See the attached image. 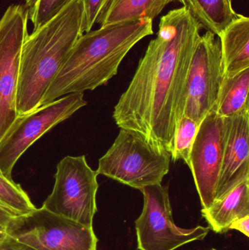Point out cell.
Listing matches in <instances>:
<instances>
[{"label":"cell","mask_w":249,"mask_h":250,"mask_svg":"<svg viewBox=\"0 0 249 250\" xmlns=\"http://www.w3.org/2000/svg\"><path fill=\"white\" fill-rule=\"evenodd\" d=\"M211 250H216V249H212Z\"/></svg>","instance_id":"cell-26"},{"label":"cell","mask_w":249,"mask_h":250,"mask_svg":"<svg viewBox=\"0 0 249 250\" xmlns=\"http://www.w3.org/2000/svg\"><path fill=\"white\" fill-rule=\"evenodd\" d=\"M201 214L216 233L229 230L234 221L249 215V179L216 200L209 208L202 209Z\"/></svg>","instance_id":"cell-13"},{"label":"cell","mask_w":249,"mask_h":250,"mask_svg":"<svg viewBox=\"0 0 249 250\" xmlns=\"http://www.w3.org/2000/svg\"><path fill=\"white\" fill-rule=\"evenodd\" d=\"M171 154L148 144L140 135L121 129L109 149L99 159L98 175L134 189L162 184L170 170Z\"/></svg>","instance_id":"cell-4"},{"label":"cell","mask_w":249,"mask_h":250,"mask_svg":"<svg viewBox=\"0 0 249 250\" xmlns=\"http://www.w3.org/2000/svg\"><path fill=\"white\" fill-rule=\"evenodd\" d=\"M140 191L144 204L141 214L135 220L137 249L175 250L206 237L209 228L198 226L184 229L175 226L168 186L151 185Z\"/></svg>","instance_id":"cell-7"},{"label":"cell","mask_w":249,"mask_h":250,"mask_svg":"<svg viewBox=\"0 0 249 250\" xmlns=\"http://www.w3.org/2000/svg\"><path fill=\"white\" fill-rule=\"evenodd\" d=\"M229 230H236L243 234L249 236V215L238 219L234 221L229 227Z\"/></svg>","instance_id":"cell-23"},{"label":"cell","mask_w":249,"mask_h":250,"mask_svg":"<svg viewBox=\"0 0 249 250\" xmlns=\"http://www.w3.org/2000/svg\"><path fill=\"white\" fill-rule=\"evenodd\" d=\"M72 0H26L25 9L28 19L37 30L49 21L64 8Z\"/></svg>","instance_id":"cell-20"},{"label":"cell","mask_w":249,"mask_h":250,"mask_svg":"<svg viewBox=\"0 0 249 250\" xmlns=\"http://www.w3.org/2000/svg\"><path fill=\"white\" fill-rule=\"evenodd\" d=\"M153 33V21L140 19L102 26L83 34L50 85L41 105L106 84L117 74L129 51Z\"/></svg>","instance_id":"cell-2"},{"label":"cell","mask_w":249,"mask_h":250,"mask_svg":"<svg viewBox=\"0 0 249 250\" xmlns=\"http://www.w3.org/2000/svg\"><path fill=\"white\" fill-rule=\"evenodd\" d=\"M5 233L35 250H96L97 247L93 227L54 214L43 207L13 217Z\"/></svg>","instance_id":"cell-5"},{"label":"cell","mask_w":249,"mask_h":250,"mask_svg":"<svg viewBox=\"0 0 249 250\" xmlns=\"http://www.w3.org/2000/svg\"></svg>","instance_id":"cell-27"},{"label":"cell","mask_w":249,"mask_h":250,"mask_svg":"<svg viewBox=\"0 0 249 250\" xmlns=\"http://www.w3.org/2000/svg\"><path fill=\"white\" fill-rule=\"evenodd\" d=\"M83 13L82 1L72 0L57 16L26 37L20 55L19 116L41 106L50 85L83 34Z\"/></svg>","instance_id":"cell-3"},{"label":"cell","mask_w":249,"mask_h":250,"mask_svg":"<svg viewBox=\"0 0 249 250\" xmlns=\"http://www.w3.org/2000/svg\"><path fill=\"white\" fill-rule=\"evenodd\" d=\"M200 125L189 117L182 116L178 120L172 141L171 160H183L190 166V154Z\"/></svg>","instance_id":"cell-19"},{"label":"cell","mask_w":249,"mask_h":250,"mask_svg":"<svg viewBox=\"0 0 249 250\" xmlns=\"http://www.w3.org/2000/svg\"><path fill=\"white\" fill-rule=\"evenodd\" d=\"M181 3L202 28L218 37L238 15L232 7V0H181Z\"/></svg>","instance_id":"cell-16"},{"label":"cell","mask_w":249,"mask_h":250,"mask_svg":"<svg viewBox=\"0 0 249 250\" xmlns=\"http://www.w3.org/2000/svg\"><path fill=\"white\" fill-rule=\"evenodd\" d=\"M5 235L6 233H0V239H2Z\"/></svg>","instance_id":"cell-25"},{"label":"cell","mask_w":249,"mask_h":250,"mask_svg":"<svg viewBox=\"0 0 249 250\" xmlns=\"http://www.w3.org/2000/svg\"><path fill=\"white\" fill-rule=\"evenodd\" d=\"M83 4V13L82 22V32L92 31L94 25L96 23L99 15L109 0H80Z\"/></svg>","instance_id":"cell-21"},{"label":"cell","mask_w":249,"mask_h":250,"mask_svg":"<svg viewBox=\"0 0 249 250\" xmlns=\"http://www.w3.org/2000/svg\"><path fill=\"white\" fill-rule=\"evenodd\" d=\"M225 119L226 140L215 201L249 179V112Z\"/></svg>","instance_id":"cell-12"},{"label":"cell","mask_w":249,"mask_h":250,"mask_svg":"<svg viewBox=\"0 0 249 250\" xmlns=\"http://www.w3.org/2000/svg\"><path fill=\"white\" fill-rule=\"evenodd\" d=\"M28 20L20 4L10 5L0 19V141L19 117L18 85Z\"/></svg>","instance_id":"cell-10"},{"label":"cell","mask_w":249,"mask_h":250,"mask_svg":"<svg viewBox=\"0 0 249 250\" xmlns=\"http://www.w3.org/2000/svg\"><path fill=\"white\" fill-rule=\"evenodd\" d=\"M201 25L183 6L162 16L125 92L114 107L120 129L171 153L184 113L187 74Z\"/></svg>","instance_id":"cell-1"},{"label":"cell","mask_w":249,"mask_h":250,"mask_svg":"<svg viewBox=\"0 0 249 250\" xmlns=\"http://www.w3.org/2000/svg\"><path fill=\"white\" fill-rule=\"evenodd\" d=\"M83 93H73L16 118L0 141V173L9 179L22 154L44 134L86 106Z\"/></svg>","instance_id":"cell-8"},{"label":"cell","mask_w":249,"mask_h":250,"mask_svg":"<svg viewBox=\"0 0 249 250\" xmlns=\"http://www.w3.org/2000/svg\"><path fill=\"white\" fill-rule=\"evenodd\" d=\"M226 134V119L213 110L200 123L193 144L189 167L194 178L202 209L209 208L216 198Z\"/></svg>","instance_id":"cell-11"},{"label":"cell","mask_w":249,"mask_h":250,"mask_svg":"<svg viewBox=\"0 0 249 250\" xmlns=\"http://www.w3.org/2000/svg\"><path fill=\"white\" fill-rule=\"evenodd\" d=\"M249 67L224 76L214 111L224 118L249 112Z\"/></svg>","instance_id":"cell-17"},{"label":"cell","mask_w":249,"mask_h":250,"mask_svg":"<svg viewBox=\"0 0 249 250\" xmlns=\"http://www.w3.org/2000/svg\"><path fill=\"white\" fill-rule=\"evenodd\" d=\"M181 0H109L99 15L96 23L101 26L159 16L172 1Z\"/></svg>","instance_id":"cell-15"},{"label":"cell","mask_w":249,"mask_h":250,"mask_svg":"<svg viewBox=\"0 0 249 250\" xmlns=\"http://www.w3.org/2000/svg\"><path fill=\"white\" fill-rule=\"evenodd\" d=\"M98 173L84 155L64 157L57 165L55 184L43 208L88 227H93L97 211Z\"/></svg>","instance_id":"cell-6"},{"label":"cell","mask_w":249,"mask_h":250,"mask_svg":"<svg viewBox=\"0 0 249 250\" xmlns=\"http://www.w3.org/2000/svg\"><path fill=\"white\" fill-rule=\"evenodd\" d=\"M224 79L220 39L207 31L200 35L192 56L183 116L198 123L215 110Z\"/></svg>","instance_id":"cell-9"},{"label":"cell","mask_w":249,"mask_h":250,"mask_svg":"<svg viewBox=\"0 0 249 250\" xmlns=\"http://www.w3.org/2000/svg\"><path fill=\"white\" fill-rule=\"evenodd\" d=\"M0 250H35L7 234L0 239Z\"/></svg>","instance_id":"cell-22"},{"label":"cell","mask_w":249,"mask_h":250,"mask_svg":"<svg viewBox=\"0 0 249 250\" xmlns=\"http://www.w3.org/2000/svg\"><path fill=\"white\" fill-rule=\"evenodd\" d=\"M13 217L11 213L0 207V233H6V229Z\"/></svg>","instance_id":"cell-24"},{"label":"cell","mask_w":249,"mask_h":250,"mask_svg":"<svg viewBox=\"0 0 249 250\" xmlns=\"http://www.w3.org/2000/svg\"><path fill=\"white\" fill-rule=\"evenodd\" d=\"M219 38L222 48L224 76L249 68V18L238 14Z\"/></svg>","instance_id":"cell-14"},{"label":"cell","mask_w":249,"mask_h":250,"mask_svg":"<svg viewBox=\"0 0 249 250\" xmlns=\"http://www.w3.org/2000/svg\"><path fill=\"white\" fill-rule=\"evenodd\" d=\"M0 207L13 216L23 215L36 208L19 184L0 173Z\"/></svg>","instance_id":"cell-18"}]
</instances>
